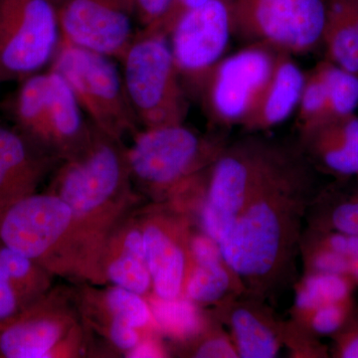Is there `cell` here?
<instances>
[{"label":"cell","mask_w":358,"mask_h":358,"mask_svg":"<svg viewBox=\"0 0 358 358\" xmlns=\"http://www.w3.org/2000/svg\"><path fill=\"white\" fill-rule=\"evenodd\" d=\"M355 284L345 275L308 273L296 292V308L307 317L327 303L352 299Z\"/></svg>","instance_id":"484cf974"},{"label":"cell","mask_w":358,"mask_h":358,"mask_svg":"<svg viewBox=\"0 0 358 358\" xmlns=\"http://www.w3.org/2000/svg\"><path fill=\"white\" fill-rule=\"evenodd\" d=\"M300 145L315 169L341 178L358 176V115L355 113L301 129Z\"/></svg>","instance_id":"ac0fdd59"},{"label":"cell","mask_w":358,"mask_h":358,"mask_svg":"<svg viewBox=\"0 0 358 358\" xmlns=\"http://www.w3.org/2000/svg\"><path fill=\"white\" fill-rule=\"evenodd\" d=\"M236 282L239 280L225 261L192 263L186 277L183 296L197 306L213 305L231 294Z\"/></svg>","instance_id":"cb8c5ba5"},{"label":"cell","mask_w":358,"mask_h":358,"mask_svg":"<svg viewBox=\"0 0 358 358\" xmlns=\"http://www.w3.org/2000/svg\"><path fill=\"white\" fill-rule=\"evenodd\" d=\"M155 322L159 331L176 339L196 338L203 331L204 324L199 306L185 296L173 300H162L154 296H148Z\"/></svg>","instance_id":"d4e9b609"},{"label":"cell","mask_w":358,"mask_h":358,"mask_svg":"<svg viewBox=\"0 0 358 358\" xmlns=\"http://www.w3.org/2000/svg\"><path fill=\"white\" fill-rule=\"evenodd\" d=\"M61 38L121 60L136 33L131 0H63L57 6Z\"/></svg>","instance_id":"4fadbf2b"},{"label":"cell","mask_w":358,"mask_h":358,"mask_svg":"<svg viewBox=\"0 0 358 358\" xmlns=\"http://www.w3.org/2000/svg\"><path fill=\"white\" fill-rule=\"evenodd\" d=\"M333 336L336 341L334 357L358 358V310L357 308H355L345 326Z\"/></svg>","instance_id":"1f68e13d"},{"label":"cell","mask_w":358,"mask_h":358,"mask_svg":"<svg viewBox=\"0 0 358 358\" xmlns=\"http://www.w3.org/2000/svg\"><path fill=\"white\" fill-rule=\"evenodd\" d=\"M358 108V77L324 60L306 74L299 103L300 129L334 117L355 114Z\"/></svg>","instance_id":"2e32d148"},{"label":"cell","mask_w":358,"mask_h":358,"mask_svg":"<svg viewBox=\"0 0 358 358\" xmlns=\"http://www.w3.org/2000/svg\"><path fill=\"white\" fill-rule=\"evenodd\" d=\"M121 61L124 89L138 122L145 129L183 124L187 99L167 37L136 33Z\"/></svg>","instance_id":"5b68a950"},{"label":"cell","mask_w":358,"mask_h":358,"mask_svg":"<svg viewBox=\"0 0 358 358\" xmlns=\"http://www.w3.org/2000/svg\"><path fill=\"white\" fill-rule=\"evenodd\" d=\"M56 160L21 131L0 126V217L36 193Z\"/></svg>","instance_id":"9a60e30c"},{"label":"cell","mask_w":358,"mask_h":358,"mask_svg":"<svg viewBox=\"0 0 358 358\" xmlns=\"http://www.w3.org/2000/svg\"><path fill=\"white\" fill-rule=\"evenodd\" d=\"M126 218L106 241L96 265L95 284L110 282L148 299L152 294V282L141 221H126Z\"/></svg>","instance_id":"e0dca14e"},{"label":"cell","mask_w":358,"mask_h":358,"mask_svg":"<svg viewBox=\"0 0 358 358\" xmlns=\"http://www.w3.org/2000/svg\"><path fill=\"white\" fill-rule=\"evenodd\" d=\"M353 310V300L350 299L315 308L305 320L313 333L320 336H334L345 326Z\"/></svg>","instance_id":"83f0119b"},{"label":"cell","mask_w":358,"mask_h":358,"mask_svg":"<svg viewBox=\"0 0 358 358\" xmlns=\"http://www.w3.org/2000/svg\"></svg>","instance_id":"74e56055"},{"label":"cell","mask_w":358,"mask_h":358,"mask_svg":"<svg viewBox=\"0 0 358 358\" xmlns=\"http://www.w3.org/2000/svg\"><path fill=\"white\" fill-rule=\"evenodd\" d=\"M62 1L63 0H53V2L56 4V6H58L59 4H60Z\"/></svg>","instance_id":"8d00e7d4"},{"label":"cell","mask_w":358,"mask_h":358,"mask_svg":"<svg viewBox=\"0 0 358 358\" xmlns=\"http://www.w3.org/2000/svg\"><path fill=\"white\" fill-rule=\"evenodd\" d=\"M278 52L268 45L250 43L213 68L199 93L212 121L241 126L272 76Z\"/></svg>","instance_id":"30bf717a"},{"label":"cell","mask_w":358,"mask_h":358,"mask_svg":"<svg viewBox=\"0 0 358 358\" xmlns=\"http://www.w3.org/2000/svg\"><path fill=\"white\" fill-rule=\"evenodd\" d=\"M64 78L55 71L23 79L13 103L20 131L58 160L78 154L91 140L95 127Z\"/></svg>","instance_id":"277c9868"},{"label":"cell","mask_w":358,"mask_h":358,"mask_svg":"<svg viewBox=\"0 0 358 358\" xmlns=\"http://www.w3.org/2000/svg\"><path fill=\"white\" fill-rule=\"evenodd\" d=\"M234 34L233 0H209L185 14L169 35L181 80L194 93L222 60Z\"/></svg>","instance_id":"7c38bea8"},{"label":"cell","mask_w":358,"mask_h":358,"mask_svg":"<svg viewBox=\"0 0 358 358\" xmlns=\"http://www.w3.org/2000/svg\"><path fill=\"white\" fill-rule=\"evenodd\" d=\"M317 229L358 236V190H333L322 195V214Z\"/></svg>","instance_id":"4316f807"},{"label":"cell","mask_w":358,"mask_h":358,"mask_svg":"<svg viewBox=\"0 0 358 358\" xmlns=\"http://www.w3.org/2000/svg\"><path fill=\"white\" fill-rule=\"evenodd\" d=\"M0 261L23 310L51 291L53 275L29 257L1 241Z\"/></svg>","instance_id":"603a6c76"},{"label":"cell","mask_w":358,"mask_h":358,"mask_svg":"<svg viewBox=\"0 0 358 358\" xmlns=\"http://www.w3.org/2000/svg\"><path fill=\"white\" fill-rule=\"evenodd\" d=\"M62 162L49 192L72 211L79 277L95 282L106 241L134 202L126 148L95 128L85 148Z\"/></svg>","instance_id":"7a4b0ae2"},{"label":"cell","mask_w":358,"mask_h":358,"mask_svg":"<svg viewBox=\"0 0 358 358\" xmlns=\"http://www.w3.org/2000/svg\"><path fill=\"white\" fill-rule=\"evenodd\" d=\"M134 15L143 29L152 27L162 17L171 0H131ZM141 29V30H143Z\"/></svg>","instance_id":"836d02e7"},{"label":"cell","mask_w":358,"mask_h":358,"mask_svg":"<svg viewBox=\"0 0 358 358\" xmlns=\"http://www.w3.org/2000/svg\"><path fill=\"white\" fill-rule=\"evenodd\" d=\"M234 34L289 55L322 43L324 0H233Z\"/></svg>","instance_id":"ba28073f"},{"label":"cell","mask_w":358,"mask_h":358,"mask_svg":"<svg viewBox=\"0 0 358 358\" xmlns=\"http://www.w3.org/2000/svg\"><path fill=\"white\" fill-rule=\"evenodd\" d=\"M85 291L80 312L96 329L110 324H124L150 334L157 327L150 303L141 294L113 285L101 291Z\"/></svg>","instance_id":"ffe728a7"},{"label":"cell","mask_w":358,"mask_h":358,"mask_svg":"<svg viewBox=\"0 0 358 358\" xmlns=\"http://www.w3.org/2000/svg\"><path fill=\"white\" fill-rule=\"evenodd\" d=\"M292 56L278 52L272 76L253 110L242 122L246 131L253 133L273 128L298 109L306 74Z\"/></svg>","instance_id":"d6986e66"},{"label":"cell","mask_w":358,"mask_h":358,"mask_svg":"<svg viewBox=\"0 0 358 358\" xmlns=\"http://www.w3.org/2000/svg\"><path fill=\"white\" fill-rule=\"evenodd\" d=\"M0 241L52 275L79 277L72 211L53 192L29 195L0 217Z\"/></svg>","instance_id":"8992f818"},{"label":"cell","mask_w":358,"mask_h":358,"mask_svg":"<svg viewBox=\"0 0 358 358\" xmlns=\"http://www.w3.org/2000/svg\"><path fill=\"white\" fill-rule=\"evenodd\" d=\"M50 65L64 78L96 129L121 141L136 131L138 122L113 58L60 38Z\"/></svg>","instance_id":"52a82bcc"},{"label":"cell","mask_w":358,"mask_h":358,"mask_svg":"<svg viewBox=\"0 0 358 358\" xmlns=\"http://www.w3.org/2000/svg\"><path fill=\"white\" fill-rule=\"evenodd\" d=\"M60 38L53 0H0V82L38 73Z\"/></svg>","instance_id":"9c48e42d"},{"label":"cell","mask_w":358,"mask_h":358,"mask_svg":"<svg viewBox=\"0 0 358 358\" xmlns=\"http://www.w3.org/2000/svg\"><path fill=\"white\" fill-rule=\"evenodd\" d=\"M209 0H171L166 13L152 27L143 29L141 31L157 33L169 38L171 31L185 14L204 6Z\"/></svg>","instance_id":"f546056e"},{"label":"cell","mask_w":358,"mask_h":358,"mask_svg":"<svg viewBox=\"0 0 358 358\" xmlns=\"http://www.w3.org/2000/svg\"><path fill=\"white\" fill-rule=\"evenodd\" d=\"M193 357L199 358H228L238 357L236 348L232 339L225 334H212L200 341L194 348Z\"/></svg>","instance_id":"d6a6232c"},{"label":"cell","mask_w":358,"mask_h":358,"mask_svg":"<svg viewBox=\"0 0 358 358\" xmlns=\"http://www.w3.org/2000/svg\"><path fill=\"white\" fill-rule=\"evenodd\" d=\"M140 221L152 296L162 300L182 296L192 266L189 224L182 216L164 210L148 212Z\"/></svg>","instance_id":"5bb4252c"},{"label":"cell","mask_w":358,"mask_h":358,"mask_svg":"<svg viewBox=\"0 0 358 358\" xmlns=\"http://www.w3.org/2000/svg\"><path fill=\"white\" fill-rule=\"evenodd\" d=\"M164 350L152 336L143 338L134 350H131L128 357H166Z\"/></svg>","instance_id":"d590c367"},{"label":"cell","mask_w":358,"mask_h":358,"mask_svg":"<svg viewBox=\"0 0 358 358\" xmlns=\"http://www.w3.org/2000/svg\"><path fill=\"white\" fill-rule=\"evenodd\" d=\"M308 273H326L348 277L350 259L334 250L313 244L308 258Z\"/></svg>","instance_id":"f1b7e54d"},{"label":"cell","mask_w":358,"mask_h":358,"mask_svg":"<svg viewBox=\"0 0 358 358\" xmlns=\"http://www.w3.org/2000/svg\"><path fill=\"white\" fill-rule=\"evenodd\" d=\"M79 317L64 296L50 291L0 322V358H51L79 353Z\"/></svg>","instance_id":"8fae6325"},{"label":"cell","mask_w":358,"mask_h":358,"mask_svg":"<svg viewBox=\"0 0 358 358\" xmlns=\"http://www.w3.org/2000/svg\"><path fill=\"white\" fill-rule=\"evenodd\" d=\"M23 310L0 261V322L13 319Z\"/></svg>","instance_id":"e575fe53"},{"label":"cell","mask_w":358,"mask_h":358,"mask_svg":"<svg viewBox=\"0 0 358 358\" xmlns=\"http://www.w3.org/2000/svg\"><path fill=\"white\" fill-rule=\"evenodd\" d=\"M189 253L192 263H216L225 261L217 242L202 230L199 233H193L192 231Z\"/></svg>","instance_id":"4dcf8cb0"},{"label":"cell","mask_w":358,"mask_h":358,"mask_svg":"<svg viewBox=\"0 0 358 358\" xmlns=\"http://www.w3.org/2000/svg\"><path fill=\"white\" fill-rule=\"evenodd\" d=\"M313 169L300 145L260 136L226 145L209 169L201 230L253 294H268L287 275L312 201Z\"/></svg>","instance_id":"6da1fadb"},{"label":"cell","mask_w":358,"mask_h":358,"mask_svg":"<svg viewBox=\"0 0 358 358\" xmlns=\"http://www.w3.org/2000/svg\"><path fill=\"white\" fill-rule=\"evenodd\" d=\"M327 59L358 77V0H324Z\"/></svg>","instance_id":"44dd1931"},{"label":"cell","mask_w":358,"mask_h":358,"mask_svg":"<svg viewBox=\"0 0 358 358\" xmlns=\"http://www.w3.org/2000/svg\"><path fill=\"white\" fill-rule=\"evenodd\" d=\"M226 143L185 124L145 129L126 148L131 180L155 199L174 197L212 166Z\"/></svg>","instance_id":"3957f363"},{"label":"cell","mask_w":358,"mask_h":358,"mask_svg":"<svg viewBox=\"0 0 358 358\" xmlns=\"http://www.w3.org/2000/svg\"><path fill=\"white\" fill-rule=\"evenodd\" d=\"M231 339L238 357L272 358L280 350L279 334L255 308L237 307L228 317Z\"/></svg>","instance_id":"7402d4cb"}]
</instances>
